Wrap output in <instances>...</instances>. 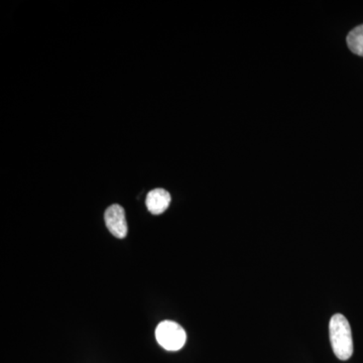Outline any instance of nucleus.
I'll return each instance as SVG.
<instances>
[{
    "instance_id": "f257e3e1",
    "label": "nucleus",
    "mask_w": 363,
    "mask_h": 363,
    "mask_svg": "<svg viewBox=\"0 0 363 363\" xmlns=\"http://www.w3.org/2000/svg\"><path fill=\"white\" fill-rule=\"evenodd\" d=\"M329 335L334 354L340 360H348L353 354L352 332L350 322L342 314H335L329 324Z\"/></svg>"
},
{
    "instance_id": "f03ea898",
    "label": "nucleus",
    "mask_w": 363,
    "mask_h": 363,
    "mask_svg": "<svg viewBox=\"0 0 363 363\" xmlns=\"http://www.w3.org/2000/svg\"><path fill=\"white\" fill-rule=\"evenodd\" d=\"M156 338L157 342L164 350L178 351L185 345L187 335L181 325L166 320L157 325Z\"/></svg>"
},
{
    "instance_id": "7ed1b4c3",
    "label": "nucleus",
    "mask_w": 363,
    "mask_h": 363,
    "mask_svg": "<svg viewBox=\"0 0 363 363\" xmlns=\"http://www.w3.org/2000/svg\"><path fill=\"white\" fill-rule=\"evenodd\" d=\"M105 224L112 235L123 240L128 235L125 212L121 205L113 204L107 208L104 213Z\"/></svg>"
},
{
    "instance_id": "20e7f679",
    "label": "nucleus",
    "mask_w": 363,
    "mask_h": 363,
    "mask_svg": "<svg viewBox=\"0 0 363 363\" xmlns=\"http://www.w3.org/2000/svg\"><path fill=\"white\" fill-rule=\"evenodd\" d=\"M171 195L164 189H154L147 196L145 204L150 213L160 215L164 213L171 203Z\"/></svg>"
},
{
    "instance_id": "39448f33",
    "label": "nucleus",
    "mask_w": 363,
    "mask_h": 363,
    "mask_svg": "<svg viewBox=\"0 0 363 363\" xmlns=\"http://www.w3.org/2000/svg\"><path fill=\"white\" fill-rule=\"evenodd\" d=\"M347 45L350 51L363 57V25L357 26L347 35Z\"/></svg>"
}]
</instances>
